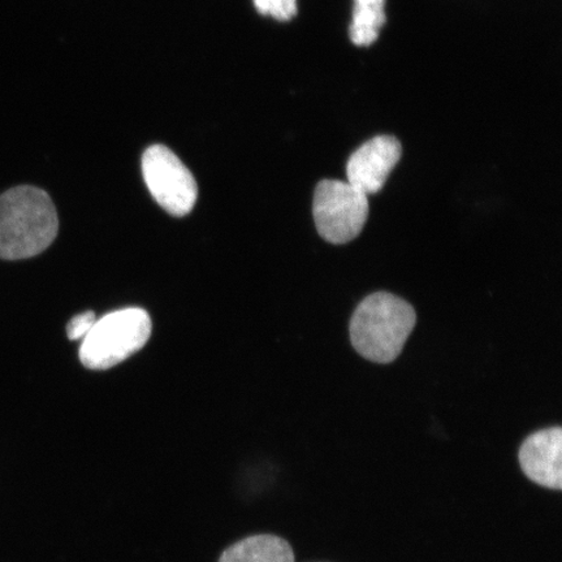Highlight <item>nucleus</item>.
I'll return each instance as SVG.
<instances>
[{
	"instance_id": "nucleus-4",
	"label": "nucleus",
	"mask_w": 562,
	"mask_h": 562,
	"mask_svg": "<svg viewBox=\"0 0 562 562\" xmlns=\"http://www.w3.org/2000/svg\"><path fill=\"white\" fill-rule=\"evenodd\" d=\"M313 215L319 236L342 245L361 235L369 217L368 195L339 180H322L315 188Z\"/></svg>"
},
{
	"instance_id": "nucleus-3",
	"label": "nucleus",
	"mask_w": 562,
	"mask_h": 562,
	"mask_svg": "<svg viewBox=\"0 0 562 562\" xmlns=\"http://www.w3.org/2000/svg\"><path fill=\"white\" fill-rule=\"evenodd\" d=\"M151 335V319L144 308L126 307L94 323L83 337L80 360L91 370L116 367L146 346Z\"/></svg>"
},
{
	"instance_id": "nucleus-9",
	"label": "nucleus",
	"mask_w": 562,
	"mask_h": 562,
	"mask_svg": "<svg viewBox=\"0 0 562 562\" xmlns=\"http://www.w3.org/2000/svg\"><path fill=\"white\" fill-rule=\"evenodd\" d=\"M384 3L385 0H356L349 27L350 40L356 46H370L378 40L385 24Z\"/></svg>"
},
{
	"instance_id": "nucleus-2",
	"label": "nucleus",
	"mask_w": 562,
	"mask_h": 562,
	"mask_svg": "<svg viewBox=\"0 0 562 562\" xmlns=\"http://www.w3.org/2000/svg\"><path fill=\"white\" fill-rule=\"evenodd\" d=\"M416 323L409 302L389 292L372 293L351 316V346L371 362L391 363L402 355Z\"/></svg>"
},
{
	"instance_id": "nucleus-7",
	"label": "nucleus",
	"mask_w": 562,
	"mask_h": 562,
	"mask_svg": "<svg viewBox=\"0 0 562 562\" xmlns=\"http://www.w3.org/2000/svg\"><path fill=\"white\" fill-rule=\"evenodd\" d=\"M519 465L530 481L539 486L562 488V430L544 428L530 435L518 453Z\"/></svg>"
},
{
	"instance_id": "nucleus-5",
	"label": "nucleus",
	"mask_w": 562,
	"mask_h": 562,
	"mask_svg": "<svg viewBox=\"0 0 562 562\" xmlns=\"http://www.w3.org/2000/svg\"><path fill=\"white\" fill-rule=\"evenodd\" d=\"M144 179L153 199L172 216L193 210L199 187L188 167L164 145H153L143 157Z\"/></svg>"
},
{
	"instance_id": "nucleus-6",
	"label": "nucleus",
	"mask_w": 562,
	"mask_h": 562,
	"mask_svg": "<svg viewBox=\"0 0 562 562\" xmlns=\"http://www.w3.org/2000/svg\"><path fill=\"white\" fill-rule=\"evenodd\" d=\"M403 147L392 136H378L351 154L347 164L348 182L363 194L381 192L393 168L402 159Z\"/></svg>"
},
{
	"instance_id": "nucleus-8",
	"label": "nucleus",
	"mask_w": 562,
	"mask_h": 562,
	"mask_svg": "<svg viewBox=\"0 0 562 562\" xmlns=\"http://www.w3.org/2000/svg\"><path fill=\"white\" fill-rule=\"evenodd\" d=\"M220 562H294V553L285 539L262 533L232 544Z\"/></svg>"
},
{
	"instance_id": "nucleus-10",
	"label": "nucleus",
	"mask_w": 562,
	"mask_h": 562,
	"mask_svg": "<svg viewBox=\"0 0 562 562\" xmlns=\"http://www.w3.org/2000/svg\"><path fill=\"white\" fill-rule=\"evenodd\" d=\"M261 15L279 21H288L297 15V0H255Z\"/></svg>"
},
{
	"instance_id": "nucleus-1",
	"label": "nucleus",
	"mask_w": 562,
	"mask_h": 562,
	"mask_svg": "<svg viewBox=\"0 0 562 562\" xmlns=\"http://www.w3.org/2000/svg\"><path fill=\"white\" fill-rule=\"evenodd\" d=\"M58 231V213L42 189L21 186L0 195V259L38 256L54 243Z\"/></svg>"
},
{
	"instance_id": "nucleus-11",
	"label": "nucleus",
	"mask_w": 562,
	"mask_h": 562,
	"mask_svg": "<svg viewBox=\"0 0 562 562\" xmlns=\"http://www.w3.org/2000/svg\"><path fill=\"white\" fill-rule=\"evenodd\" d=\"M95 322L97 318L93 312L76 315L67 326L68 339L72 341L82 340L90 333V329L93 328Z\"/></svg>"
}]
</instances>
